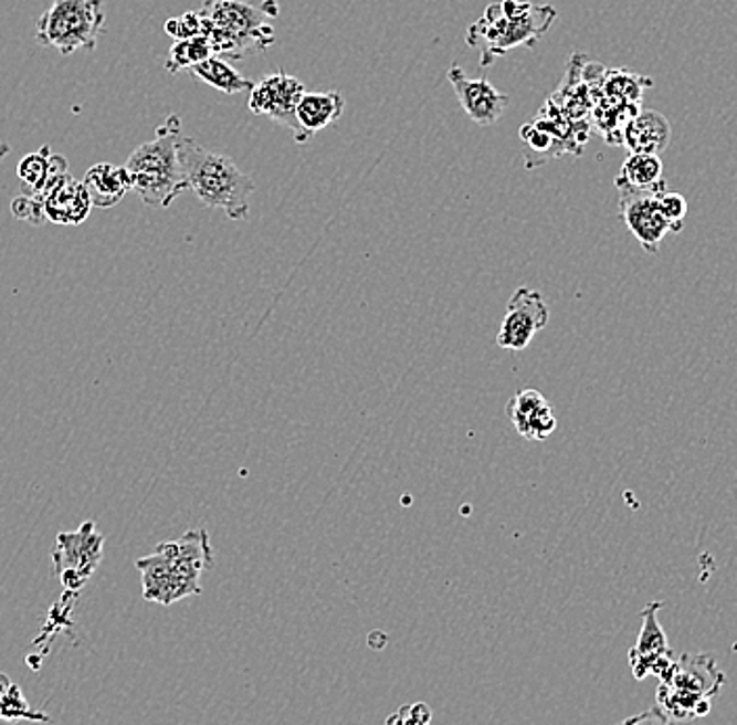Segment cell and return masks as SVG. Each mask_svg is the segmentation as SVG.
<instances>
[{
  "mask_svg": "<svg viewBox=\"0 0 737 725\" xmlns=\"http://www.w3.org/2000/svg\"><path fill=\"white\" fill-rule=\"evenodd\" d=\"M137 568L147 602L170 606L200 596L201 575L214 565L210 535L203 528L187 530L175 542H164L151 556L139 558Z\"/></svg>",
  "mask_w": 737,
  "mask_h": 725,
  "instance_id": "6da1fadb",
  "label": "cell"
},
{
  "mask_svg": "<svg viewBox=\"0 0 737 725\" xmlns=\"http://www.w3.org/2000/svg\"><path fill=\"white\" fill-rule=\"evenodd\" d=\"M200 15L203 36L224 60L262 53L277 41V0H203Z\"/></svg>",
  "mask_w": 737,
  "mask_h": 725,
  "instance_id": "7a4b0ae2",
  "label": "cell"
},
{
  "mask_svg": "<svg viewBox=\"0 0 737 725\" xmlns=\"http://www.w3.org/2000/svg\"><path fill=\"white\" fill-rule=\"evenodd\" d=\"M179 160L187 187L203 206L222 210L231 221L248 219L256 182L235 161L189 137H180Z\"/></svg>",
  "mask_w": 737,
  "mask_h": 725,
  "instance_id": "3957f363",
  "label": "cell"
},
{
  "mask_svg": "<svg viewBox=\"0 0 737 725\" xmlns=\"http://www.w3.org/2000/svg\"><path fill=\"white\" fill-rule=\"evenodd\" d=\"M558 20L551 4L530 0H501L488 4L484 15L470 25L465 41L480 51V65L491 67L505 53L528 46L533 49Z\"/></svg>",
  "mask_w": 737,
  "mask_h": 725,
  "instance_id": "277c9868",
  "label": "cell"
},
{
  "mask_svg": "<svg viewBox=\"0 0 737 725\" xmlns=\"http://www.w3.org/2000/svg\"><path fill=\"white\" fill-rule=\"evenodd\" d=\"M180 118L170 114L156 133V139L137 147L124 168L130 177V191L151 208H168L189 189L179 160Z\"/></svg>",
  "mask_w": 737,
  "mask_h": 725,
  "instance_id": "5b68a950",
  "label": "cell"
},
{
  "mask_svg": "<svg viewBox=\"0 0 737 725\" xmlns=\"http://www.w3.org/2000/svg\"><path fill=\"white\" fill-rule=\"evenodd\" d=\"M725 685V675L718 671L710 654H677L673 666L660 680L657 708L671 722H692L706 717L713 698Z\"/></svg>",
  "mask_w": 737,
  "mask_h": 725,
  "instance_id": "8992f818",
  "label": "cell"
},
{
  "mask_svg": "<svg viewBox=\"0 0 737 725\" xmlns=\"http://www.w3.org/2000/svg\"><path fill=\"white\" fill-rule=\"evenodd\" d=\"M105 32L103 0H53L36 21V42L61 55L93 51Z\"/></svg>",
  "mask_w": 737,
  "mask_h": 725,
  "instance_id": "52a82bcc",
  "label": "cell"
},
{
  "mask_svg": "<svg viewBox=\"0 0 737 725\" xmlns=\"http://www.w3.org/2000/svg\"><path fill=\"white\" fill-rule=\"evenodd\" d=\"M105 537L97 530V524H81L78 530H63L57 535V545L51 551L55 575L67 591H81L95 575L103 558Z\"/></svg>",
  "mask_w": 737,
  "mask_h": 725,
  "instance_id": "ba28073f",
  "label": "cell"
},
{
  "mask_svg": "<svg viewBox=\"0 0 737 725\" xmlns=\"http://www.w3.org/2000/svg\"><path fill=\"white\" fill-rule=\"evenodd\" d=\"M304 93L306 88L298 78L280 70L254 84V88L250 91L248 105L252 114L269 116L271 120L289 128L296 143H306L310 141V137L299 128L298 118H296V109H298V103Z\"/></svg>",
  "mask_w": 737,
  "mask_h": 725,
  "instance_id": "9c48e42d",
  "label": "cell"
},
{
  "mask_svg": "<svg viewBox=\"0 0 737 725\" xmlns=\"http://www.w3.org/2000/svg\"><path fill=\"white\" fill-rule=\"evenodd\" d=\"M549 323V306L537 290L518 287L509 298L498 327L497 344L503 350H526Z\"/></svg>",
  "mask_w": 737,
  "mask_h": 725,
  "instance_id": "30bf717a",
  "label": "cell"
},
{
  "mask_svg": "<svg viewBox=\"0 0 737 725\" xmlns=\"http://www.w3.org/2000/svg\"><path fill=\"white\" fill-rule=\"evenodd\" d=\"M662 606V602H650L643 608L638 642L629 650V665L638 682L647 675H656L657 680H662L677 659V652L668 645L666 633L657 623V612Z\"/></svg>",
  "mask_w": 737,
  "mask_h": 725,
  "instance_id": "8fae6325",
  "label": "cell"
},
{
  "mask_svg": "<svg viewBox=\"0 0 737 725\" xmlns=\"http://www.w3.org/2000/svg\"><path fill=\"white\" fill-rule=\"evenodd\" d=\"M620 217L631 235L650 254H656L660 243L671 233L668 222L662 217L657 193L620 191Z\"/></svg>",
  "mask_w": 737,
  "mask_h": 725,
  "instance_id": "7c38bea8",
  "label": "cell"
},
{
  "mask_svg": "<svg viewBox=\"0 0 737 725\" xmlns=\"http://www.w3.org/2000/svg\"><path fill=\"white\" fill-rule=\"evenodd\" d=\"M446 78L455 88L459 103L463 112L470 116V120L486 128L503 118L509 105V97L497 91L486 78H470L459 65H453L449 70Z\"/></svg>",
  "mask_w": 737,
  "mask_h": 725,
  "instance_id": "4fadbf2b",
  "label": "cell"
},
{
  "mask_svg": "<svg viewBox=\"0 0 737 725\" xmlns=\"http://www.w3.org/2000/svg\"><path fill=\"white\" fill-rule=\"evenodd\" d=\"M42 203H44L46 221L67 224V227L82 224L88 219L91 208H93L84 182L76 181L70 172L51 181L42 196Z\"/></svg>",
  "mask_w": 737,
  "mask_h": 725,
  "instance_id": "5bb4252c",
  "label": "cell"
},
{
  "mask_svg": "<svg viewBox=\"0 0 737 725\" xmlns=\"http://www.w3.org/2000/svg\"><path fill=\"white\" fill-rule=\"evenodd\" d=\"M507 418L516 425L519 437L528 441H547L558 428L554 407L533 388L519 390L507 403Z\"/></svg>",
  "mask_w": 737,
  "mask_h": 725,
  "instance_id": "9a60e30c",
  "label": "cell"
},
{
  "mask_svg": "<svg viewBox=\"0 0 737 725\" xmlns=\"http://www.w3.org/2000/svg\"><path fill=\"white\" fill-rule=\"evenodd\" d=\"M671 122L660 112L645 109L638 112L622 128V143L631 154L662 156L671 143Z\"/></svg>",
  "mask_w": 737,
  "mask_h": 725,
  "instance_id": "2e32d148",
  "label": "cell"
},
{
  "mask_svg": "<svg viewBox=\"0 0 737 725\" xmlns=\"http://www.w3.org/2000/svg\"><path fill=\"white\" fill-rule=\"evenodd\" d=\"M65 172H70L67 160L63 156L53 154L49 145H42L39 151L28 154L18 166V177L21 181L20 193L42 200L51 181Z\"/></svg>",
  "mask_w": 737,
  "mask_h": 725,
  "instance_id": "e0dca14e",
  "label": "cell"
},
{
  "mask_svg": "<svg viewBox=\"0 0 737 725\" xmlns=\"http://www.w3.org/2000/svg\"><path fill=\"white\" fill-rule=\"evenodd\" d=\"M82 182L88 191L91 203L101 210L118 206L124 200V196L130 191L128 170L124 166L107 164V161H101L93 168H88Z\"/></svg>",
  "mask_w": 737,
  "mask_h": 725,
  "instance_id": "ac0fdd59",
  "label": "cell"
},
{
  "mask_svg": "<svg viewBox=\"0 0 737 725\" xmlns=\"http://www.w3.org/2000/svg\"><path fill=\"white\" fill-rule=\"evenodd\" d=\"M618 191H639V193H662L666 191L664 164L660 156L629 154L622 164L617 179Z\"/></svg>",
  "mask_w": 737,
  "mask_h": 725,
  "instance_id": "d6986e66",
  "label": "cell"
},
{
  "mask_svg": "<svg viewBox=\"0 0 737 725\" xmlns=\"http://www.w3.org/2000/svg\"><path fill=\"white\" fill-rule=\"evenodd\" d=\"M346 102L339 95L338 91H327V93H304L296 109L299 128L313 137L329 124L339 120L344 114Z\"/></svg>",
  "mask_w": 737,
  "mask_h": 725,
  "instance_id": "ffe728a7",
  "label": "cell"
},
{
  "mask_svg": "<svg viewBox=\"0 0 737 725\" xmlns=\"http://www.w3.org/2000/svg\"><path fill=\"white\" fill-rule=\"evenodd\" d=\"M189 72L198 81L210 84L212 88H217L224 95H241V93H250L254 88V82L248 81L229 61L220 57V55L203 61L200 65L191 67Z\"/></svg>",
  "mask_w": 737,
  "mask_h": 725,
  "instance_id": "44dd1931",
  "label": "cell"
},
{
  "mask_svg": "<svg viewBox=\"0 0 737 725\" xmlns=\"http://www.w3.org/2000/svg\"><path fill=\"white\" fill-rule=\"evenodd\" d=\"M214 46L206 36H196V39H187V41H177L172 44L168 57H166V72L170 74H179L180 70H191L196 65H200L203 61L214 57Z\"/></svg>",
  "mask_w": 737,
  "mask_h": 725,
  "instance_id": "7402d4cb",
  "label": "cell"
},
{
  "mask_svg": "<svg viewBox=\"0 0 737 725\" xmlns=\"http://www.w3.org/2000/svg\"><path fill=\"white\" fill-rule=\"evenodd\" d=\"M657 203H660L664 221L668 222L671 233L683 231L685 219H687V200L681 193L662 191V193H657Z\"/></svg>",
  "mask_w": 737,
  "mask_h": 725,
  "instance_id": "603a6c76",
  "label": "cell"
},
{
  "mask_svg": "<svg viewBox=\"0 0 737 725\" xmlns=\"http://www.w3.org/2000/svg\"><path fill=\"white\" fill-rule=\"evenodd\" d=\"M164 30L175 41H187V39L203 36L200 11H187V13H182L179 18L166 21Z\"/></svg>",
  "mask_w": 737,
  "mask_h": 725,
  "instance_id": "cb8c5ba5",
  "label": "cell"
},
{
  "mask_svg": "<svg viewBox=\"0 0 737 725\" xmlns=\"http://www.w3.org/2000/svg\"><path fill=\"white\" fill-rule=\"evenodd\" d=\"M432 724V708L425 703H415V705L400 706L394 711L386 725H430Z\"/></svg>",
  "mask_w": 737,
  "mask_h": 725,
  "instance_id": "d4e9b609",
  "label": "cell"
},
{
  "mask_svg": "<svg viewBox=\"0 0 737 725\" xmlns=\"http://www.w3.org/2000/svg\"><path fill=\"white\" fill-rule=\"evenodd\" d=\"M11 212L15 219L21 221L32 222V224H42L46 221L44 217V203L39 198H30V196H18L11 202Z\"/></svg>",
  "mask_w": 737,
  "mask_h": 725,
  "instance_id": "484cf974",
  "label": "cell"
},
{
  "mask_svg": "<svg viewBox=\"0 0 737 725\" xmlns=\"http://www.w3.org/2000/svg\"><path fill=\"white\" fill-rule=\"evenodd\" d=\"M618 725H673V722L657 708H647L639 715H633V717H627L624 722H620Z\"/></svg>",
  "mask_w": 737,
  "mask_h": 725,
  "instance_id": "4316f807",
  "label": "cell"
},
{
  "mask_svg": "<svg viewBox=\"0 0 737 725\" xmlns=\"http://www.w3.org/2000/svg\"><path fill=\"white\" fill-rule=\"evenodd\" d=\"M9 151H11V147H9L7 143H0V160H2L4 156H9Z\"/></svg>",
  "mask_w": 737,
  "mask_h": 725,
  "instance_id": "83f0119b",
  "label": "cell"
},
{
  "mask_svg": "<svg viewBox=\"0 0 737 725\" xmlns=\"http://www.w3.org/2000/svg\"><path fill=\"white\" fill-rule=\"evenodd\" d=\"M0 719H4V713H2V706H0Z\"/></svg>",
  "mask_w": 737,
  "mask_h": 725,
  "instance_id": "f1b7e54d",
  "label": "cell"
}]
</instances>
